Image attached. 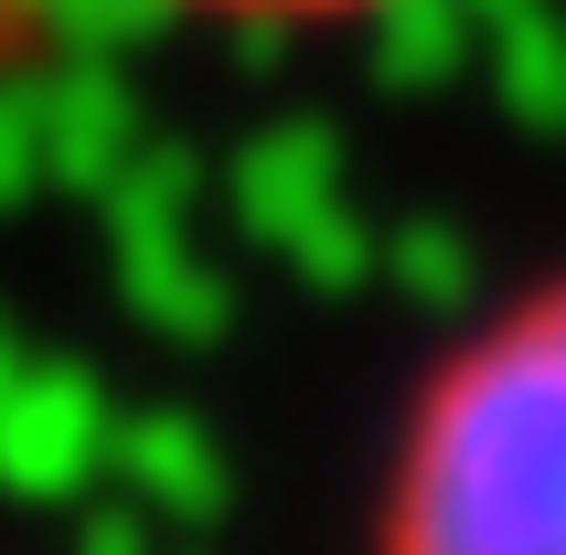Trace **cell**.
<instances>
[{
    "label": "cell",
    "instance_id": "cell-2",
    "mask_svg": "<svg viewBox=\"0 0 566 555\" xmlns=\"http://www.w3.org/2000/svg\"><path fill=\"white\" fill-rule=\"evenodd\" d=\"M160 11H192V22H353L385 0H160Z\"/></svg>",
    "mask_w": 566,
    "mask_h": 555
},
{
    "label": "cell",
    "instance_id": "cell-1",
    "mask_svg": "<svg viewBox=\"0 0 566 555\" xmlns=\"http://www.w3.org/2000/svg\"><path fill=\"white\" fill-rule=\"evenodd\" d=\"M385 555H566V289L471 332L417 396Z\"/></svg>",
    "mask_w": 566,
    "mask_h": 555
},
{
    "label": "cell",
    "instance_id": "cell-3",
    "mask_svg": "<svg viewBox=\"0 0 566 555\" xmlns=\"http://www.w3.org/2000/svg\"><path fill=\"white\" fill-rule=\"evenodd\" d=\"M43 32H54V0H0V64H22Z\"/></svg>",
    "mask_w": 566,
    "mask_h": 555
}]
</instances>
